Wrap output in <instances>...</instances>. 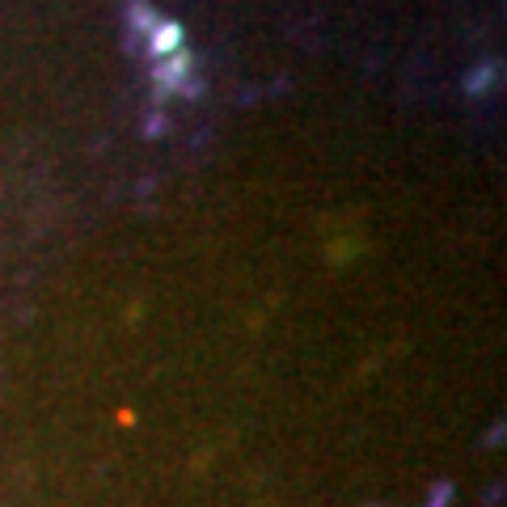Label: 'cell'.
Instances as JSON below:
<instances>
[{"label":"cell","instance_id":"1","mask_svg":"<svg viewBox=\"0 0 507 507\" xmlns=\"http://www.w3.org/2000/svg\"><path fill=\"white\" fill-rule=\"evenodd\" d=\"M190 68H194V56H190V51H174V56H165V64L157 68V89H161V93L186 89Z\"/></svg>","mask_w":507,"mask_h":507},{"label":"cell","instance_id":"5","mask_svg":"<svg viewBox=\"0 0 507 507\" xmlns=\"http://www.w3.org/2000/svg\"><path fill=\"white\" fill-rule=\"evenodd\" d=\"M448 503H452V482H435L431 486V499L423 507H448Z\"/></svg>","mask_w":507,"mask_h":507},{"label":"cell","instance_id":"6","mask_svg":"<svg viewBox=\"0 0 507 507\" xmlns=\"http://www.w3.org/2000/svg\"><path fill=\"white\" fill-rule=\"evenodd\" d=\"M144 131H148V135H161V131H165V115H152Z\"/></svg>","mask_w":507,"mask_h":507},{"label":"cell","instance_id":"4","mask_svg":"<svg viewBox=\"0 0 507 507\" xmlns=\"http://www.w3.org/2000/svg\"><path fill=\"white\" fill-rule=\"evenodd\" d=\"M127 17H131V26L144 30V34H152V30L161 26L157 13H152V5H144V0H131V5H127Z\"/></svg>","mask_w":507,"mask_h":507},{"label":"cell","instance_id":"2","mask_svg":"<svg viewBox=\"0 0 507 507\" xmlns=\"http://www.w3.org/2000/svg\"><path fill=\"white\" fill-rule=\"evenodd\" d=\"M182 42H186L182 22H161L157 30L148 34V51H152V60H165V56H174V51H182Z\"/></svg>","mask_w":507,"mask_h":507},{"label":"cell","instance_id":"3","mask_svg":"<svg viewBox=\"0 0 507 507\" xmlns=\"http://www.w3.org/2000/svg\"><path fill=\"white\" fill-rule=\"evenodd\" d=\"M494 81H499V60H486V64H478V68L465 76V89H469L474 97H482Z\"/></svg>","mask_w":507,"mask_h":507}]
</instances>
